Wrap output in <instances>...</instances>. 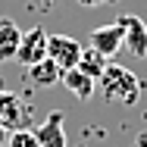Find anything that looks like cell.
Returning a JSON list of instances; mask_svg holds the SVG:
<instances>
[{"label":"cell","instance_id":"6da1fadb","mask_svg":"<svg viewBox=\"0 0 147 147\" xmlns=\"http://www.w3.org/2000/svg\"><path fill=\"white\" fill-rule=\"evenodd\" d=\"M97 88H100V97H103V100L131 107V103H138L144 85H141V78H138L131 69H125V66H119V63H107V69H103L100 78H97Z\"/></svg>","mask_w":147,"mask_h":147},{"label":"cell","instance_id":"7a4b0ae2","mask_svg":"<svg viewBox=\"0 0 147 147\" xmlns=\"http://www.w3.org/2000/svg\"><path fill=\"white\" fill-rule=\"evenodd\" d=\"M34 119V103L16 91H0V128L22 131Z\"/></svg>","mask_w":147,"mask_h":147},{"label":"cell","instance_id":"3957f363","mask_svg":"<svg viewBox=\"0 0 147 147\" xmlns=\"http://www.w3.org/2000/svg\"><path fill=\"white\" fill-rule=\"evenodd\" d=\"M82 44L69 34H47V59H53L59 69H75L78 59H82Z\"/></svg>","mask_w":147,"mask_h":147},{"label":"cell","instance_id":"277c9868","mask_svg":"<svg viewBox=\"0 0 147 147\" xmlns=\"http://www.w3.org/2000/svg\"><path fill=\"white\" fill-rule=\"evenodd\" d=\"M16 59H19L22 66H34V63L47 59V31L41 28V25H34L31 31H22Z\"/></svg>","mask_w":147,"mask_h":147},{"label":"cell","instance_id":"5b68a950","mask_svg":"<svg viewBox=\"0 0 147 147\" xmlns=\"http://www.w3.org/2000/svg\"><path fill=\"white\" fill-rule=\"evenodd\" d=\"M119 22H122V31H125L122 47H125L131 57L144 59L147 57V25H144V19H138L135 13H128V16H122Z\"/></svg>","mask_w":147,"mask_h":147},{"label":"cell","instance_id":"8992f818","mask_svg":"<svg viewBox=\"0 0 147 147\" xmlns=\"http://www.w3.org/2000/svg\"><path fill=\"white\" fill-rule=\"evenodd\" d=\"M122 38H125V31H122V22H113V25H97V28L88 34L91 47L100 53V57H116L119 50H122Z\"/></svg>","mask_w":147,"mask_h":147},{"label":"cell","instance_id":"52a82bcc","mask_svg":"<svg viewBox=\"0 0 147 147\" xmlns=\"http://www.w3.org/2000/svg\"><path fill=\"white\" fill-rule=\"evenodd\" d=\"M38 147H66V131H63V110L47 113V119H41V125L34 128Z\"/></svg>","mask_w":147,"mask_h":147},{"label":"cell","instance_id":"ba28073f","mask_svg":"<svg viewBox=\"0 0 147 147\" xmlns=\"http://www.w3.org/2000/svg\"><path fill=\"white\" fill-rule=\"evenodd\" d=\"M19 41H22V28H19L13 19L0 16V63H6V59H16Z\"/></svg>","mask_w":147,"mask_h":147},{"label":"cell","instance_id":"9c48e42d","mask_svg":"<svg viewBox=\"0 0 147 147\" xmlns=\"http://www.w3.org/2000/svg\"><path fill=\"white\" fill-rule=\"evenodd\" d=\"M59 82L66 85V91H72L78 100H91V97H94V88H97V82H94V78H88L82 69H66Z\"/></svg>","mask_w":147,"mask_h":147},{"label":"cell","instance_id":"30bf717a","mask_svg":"<svg viewBox=\"0 0 147 147\" xmlns=\"http://www.w3.org/2000/svg\"><path fill=\"white\" fill-rule=\"evenodd\" d=\"M59 78H63V69L53 59H41V63L28 66V82L38 85V88H50V85H57Z\"/></svg>","mask_w":147,"mask_h":147},{"label":"cell","instance_id":"8fae6325","mask_svg":"<svg viewBox=\"0 0 147 147\" xmlns=\"http://www.w3.org/2000/svg\"><path fill=\"white\" fill-rule=\"evenodd\" d=\"M107 63H110V59L100 57L94 47H85V50H82V59H78V66H75V69H82L88 78H94V82H97V78H100V72L107 69Z\"/></svg>","mask_w":147,"mask_h":147},{"label":"cell","instance_id":"7c38bea8","mask_svg":"<svg viewBox=\"0 0 147 147\" xmlns=\"http://www.w3.org/2000/svg\"><path fill=\"white\" fill-rule=\"evenodd\" d=\"M6 147H38V138L31 128H22V131H9L6 138Z\"/></svg>","mask_w":147,"mask_h":147},{"label":"cell","instance_id":"4fadbf2b","mask_svg":"<svg viewBox=\"0 0 147 147\" xmlns=\"http://www.w3.org/2000/svg\"><path fill=\"white\" fill-rule=\"evenodd\" d=\"M78 6H103V3H113V0H75Z\"/></svg>","mask_w":147,"mask_h":147},{"label":"cell","instance_id":"5bb4252c","mask_svg":"<svg viewBox=\"0 0 147 147\" xmlns=\"http://www.w3.org/2000/svg\"><path fill=\"white\" fill-rule=\"evenodd\" d=\"M44 3H53V0H44Z\"/></svg>","mask_w":147,"mask_h":147}]
</instances>
